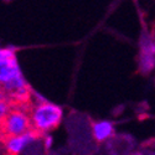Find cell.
<instances>
[{
  "instance_id": "obj_6",
  "label": "cell",
  "mask_w": 155,
  "mask_h": 155,
  "mask_svg": "<svg viewBox=\"0 0 155 155\" xmlns=\"http://www.w3.org/2000/svg\"><path fill=\"white\" fill-rule=\"evenodd\" d=\"M93 137L97 141L107 140L114 132V127L108 120H101L93 124Z\"/></svg>"
},
{
  "instance_id": "obj_1",
  "label": "cell",
  "mask_w": 155,
  "mask_h": 155,
  "mask_svg": "<svg viewBox=\"0 0 155 155\" xmlns=\"http://www.w3.org/2000/svg\"><path fill=\"white\" fill-rule=\"evenodd\" d=\"M0 82L6 92L16 97L28 96L26 82L16 60L15 50L11 47H4L0 51Z\"/></svg>"
},
{
  "instance_id": "obj_8",
  "label": "cell",
  "mask_w": 155,
  "mask_h": 155,
  "mask_svg": "<svg viewBox=\"0 0 155 155\" xmlns=\"http://www.w3.org/2000/svg\"><path fill=\"white\" fill-rule=\"evenodd\" d=\"M52 144H54V139H52V137H51V135H47V137L45 138V148H46V149H51Z\"/></svg>"
},
{
  "instance_id": "obj_3",
  "label": "cell",
  "mask_w": 155,
  "mask_h": 155,
  "mask_svg": "<svg viewBox=\"0 0 155 155\" xmlns=\"http://www.w3.org/2000/svg\"><path fill=\"white\" fill-rule=\"evenodd\" d=\"M30 119L28 115L22 112H9L8 115L4 118V129L8 137H14L29 132L30 129Z\"/></svg>"
},
{
  "instance_id": "obj_4",
  "label": "cell",
  "mask_w": 155,
  "mask_h": 155,
  "mask_svg": "<svg viewBox=\"0 0 155 155\" xmlns=\"http://www.w3.org/2000/svg\"><path fill=\"white\" fill-rule=\"evenodd\" d=\"M140 70L150 73L155 68V41L148 35H143L140 41Z\"/></svg>"
},
{
  "instance_id": "obj_7",
  "label": "cell",
  "mask_w": 155,
  "mask_h": 155,
  "mask_svg": "<svg viewBox=\"0 0 155 155\" xmlns=\"http://www.w3.org/2000/svg\"><path fill=\"white\" fill-rule=\"evenodd\" d=\"M6 113H9V108H8V106H6L5 101L3 99L2 103H0V114H2V118H3V119L6 117Z\"/></svg>"
},
{
  "instance_id": "obj_5",
  "label": "cell",
  "mask_w": 155,
  "mask_h": 155,
  "mask_svg": "<svg viewBox=\"0 0 155 155\" xmlns=\"http://www.w3.org/2000/svg\"><path fill=\"white\" fill-rule=\"evenodd\" d=\"M36 139H37V137L34 130H29V132L20 134V135L9 137L5 143L6 150L12 155H18L26 147H29L31 143H34Z\"/></svg>"
},
{
  "instance_id": "obj_2",
  "label": "cell",
  "mask_w": 155,
  "mask_h": 155,
  "mask_svg": "<svg viewBox=\"0 0 155 155\" xmlns=\"http://www.w3.org/2000/svg\"><path fill=\"white\" fill-rule=\"evenodd\" d=\"M32 124L36 132H48L56 128L62 119V108L54 103L42 102L32 112Z\"/></svg>"
}]
</instances>
